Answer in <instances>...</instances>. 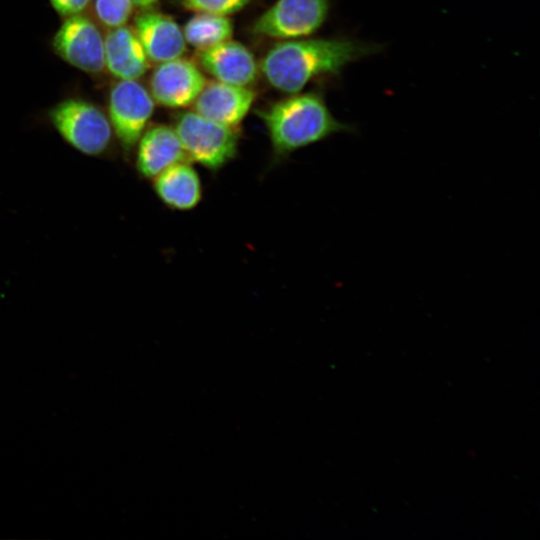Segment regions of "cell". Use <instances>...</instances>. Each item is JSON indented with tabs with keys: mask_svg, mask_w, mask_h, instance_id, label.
Listing matches in <instances>:
<instances>
[{
	"mask_svg": "<svg viewBox=\"0 0 540 540\" xmlns=\"http://www.w3.org/2000/svg\"><path fill=\"white\" fill-rule=\"evenodd\" d=\"M48 116L59 135L82 154L99 156L108 150L112 126L96 105L85 100L67 99L56 104Z\"/></svg>",
	"mask_w": 540,
	"mask_h": 540,
	"instance_id": "cell-4",
	"label": "cell"
},
{
	"mask_svg": "<svg viewBox=\"0 0 540 540\" xmlns=\"http://www.w3.org/2000/svg\"><path fill=\"white\" fill-rule=\"evenodd\" d=\"M136 145V170L145 179H154L170 166L189 161L172 126L155 124L147 127Z\"/></svg>",
	"mask_w": 540,
	"mask_h": 540,
	"instance_id": "cell-12",
	"label": "cell"
},
{
	"mask_svg": "<svg viewBox=\"0 0 540 540\" xmlns=\"http://www.w3.org/2000/svg\"><path fill=\"white\" fill-rule=\"evenodd\" d=\"M253 0H181L182 5L195 12L229 16L245 8Z\"/></svg>",
	"mask_w": 540,
	"mask_h": 540,
	"instance_id": "cell-17",
	"label": "cell"
},
{
	"mask_svg": "<svg viewBox=\"0 0 540 540\" xmlns=\"http://www.w3.org/2000/svg\"><path fill=\"white\" fill-rule=\"evenodd\" d=\"M131 0H94V10L102 24L109 28L123 26L133 11Z\"/></svg>",
	"mask_w": 540,
	"mask_h": 540,
	"instance_id": "cell-16",
	"label": "cell"
},
{
	"mask_svg": "<svg viewBox=\"0 0 540 540\" xmlns=\"http://www.w3.org/2000/svg\"><path fill=\"white\" fill-rule=\"evenodd\" d=\"M91 0H50L52 7L61 16L69 17L80 14Z\"/></svg>",
	"mask_w": 540,
	"mask_h": 540,
	"instance_id": "cell-18",
	"label": "cell"
},
{
	"mask_svg": "<svg viewBox=\"0 0 540 540\" xmlns=\"http://www.w3.org/2000/svg\"><path fill=\"white\" fill-rule=\"evenodd\" d=\"M156 196L168 208L189 211L201 201V179L190 161L174 164L153 179Z\"/></svg>",
	"mask_w": 540,
	"mask_h": 540,
	"instance_id": "cell-14",
	"label": "cell"
},
{
	"mask_svg": "<svg viewBox=\"0 0 540 540\" xmlns=\"http://www.w3.org/2000/svg\"><path fill=\"white\" fill-rule=\"evenodd\" d=\"M133 5L141 10H148L154 7L159 0H131Z\"/></svg>",
	"mask_w": 540,
	"mask_h": 540,
	"instance_id": "cell-19",
	"label": "cell"
},
{
	"mask_svg": "<svg viewBox=\"0 0 540 540\" xmlns=\"http://www.w3.org/2000/svg\"><path fill=\"white\" fill-rule=\"evenodd\" d=\"M190 162L217 172L237 155L240 133L195 111L174 115L173 126Z\"/></svg>",
	"mask_w": 540,
	"mask_h": 540,
	"instance_id": "cell-3",
	"label": "cell"
},
{
	"mask_svg": "<svg viewBox=\"0 0 540 540\" xmlns=\"http://www.w3.org/2000/svg\"><path fill=\"white\" fill-rule=\"evenodd\" d=\"M52 46L63 60L82 71L98 73L105 67L104 37L84 15L67 17L55 33Z\"/></svg>",
	"mask_w": 540,
	"mask_h": 540,
	"instance_id": "cell-7",
	"label": "cell"
},
{
	"mask_svg": "<svg viewBox=\"0 0 540 540\" xmlns=\"http://www.w3.org/2000/svg\"><path fill=\"white\" fill-rule=\"evenodd\" d=\"M256 98L249 86L218 80L206 82L192 103L193 111L220 124L237 127L246 117Z\"/></svg>",
	"mask_w": 540,
	"mask_h": 540,
	"instance_id": "cell-9",
	"label": "cell"
},
{
	"mask_svg": "<svg viewBox=\"0 0 540 540\" xmlns=\"http://www.w3.org/2000/svg\"><path fill=\"white\" fill-rule=\"evenodd\" d=\"M206 82L195 63L179 57L159 63L153 70L149 80L150 95L161 106L184 108L192 105Z\"/></svg>",
	"mask_w": 540,
	"mask_h": 540,
	"instance_id": "cell-8",
	"label": "cell"
},
{
	"mask_svg": "<svg viewBox=\"0 0 540 540\" xmlns=\"http://www.w3.org/2000/svg\"><path fill=\"white\" fill-rule=\"evenodd\" d=\"M104 60L108 71L119 80H137L149 68V59L134 29L123 25L104 37Z\"/></svg>",
	"mask_w": 540,
	"mask_h": 540,
	"instance_id": "cell-13",
	"label": "cell"
},
{
	"mask_svg": "<svg viewBox=\"0 0 540 540\" xmlns=\"http://www.w3.org/2000/svg\"><path fill=\"white\" fill-rule=\"evenodd\" d=\"M153 111L154 100L150 92L137 80H119L112 86L108 100V118L126 153L136 146Z\"/></svg>",
	"mask_w": 540,
	"mask_h": 540,
	"instance_id": "cell-6",
	"label": "cell"
},
{
	"mask_svg": "<svg viewBox=\"0 0 540 540\" xmlns=\"http://www.w3.org/2000/svg\"><path fill=\"white\" fill-rule=\"evenodd\" d=\"M272 151V165L283 162L292 153L337 133H352L355 127L339 121L318 92L295 93L258 109Z\"/></svg>",
	"mask_w": 540,
	"mask_h": 540,
	"instance_id": "cell-2",
	"label": "cell"
},
{
	"mask_svg": "<svg viewBox=\"0 0 540 540\" xmlns=\"http://www.w3.org/2000/svg\"><path fill=\"white\" fill-rule=\"evenodd\" d=\"M182 31L186 43L201 50L231 39L233 23L228 16L197 12Z\"/></svg>",
	"mask_w": 540,
	"mask_h": 540,
	"instance_id": "cell-15",
	"label": "cell"
},
{
	"mask_svg": "<svg viewBox=\"0 0 540 540\" xmlns=\"http://www.w3.org/2000/svg\"><path fill=\"white\" fill-rule=\"evenodd\" d=\"M199 65L216 80L250 86L258 76V64L252 52L231 39L198 50Z\"/></svg>",
	"mask_w": 540,
	"mask_h": 540,
	"instance_id": "cell-10",
	"label": "cell"
},
{
	"mask_svg": "<svg viewBox=\"0 0 540 540\" xmlns=\"http://www.w3.org/2000/svg\"><path fill=\"white\" fill-rule=\"evenodd\" d=\"M134 31L150 61L162 63L179 58L186 50L182 29L164 13L142 10L134 18Z\"/></svg>",
	"mask_w": 540,
	"mask_h": 540,
	"instance_id": "cell-11",
	"label": "cell"
},
{
	"mask_svg": "<svg viewBox=\"0 0 540 540\" xmlns=\"http://www.w3.org/2000/svg\"><path fill=\"white\" fill-rule=\"evenodd\" d=\"M330 0H277L253 23L259 36L290 40L314 34L326 21Z\"/></svg>",
	"mask_w": 540,
	"mask_h": 540,
	"instance_id": "cell-5",
	"label": "cell"
},
{
	"mask_svg": "<svg viewBox=\"0 0 540 540\" xmlns=\"http://www.w3.org/2000/svg\"><path fill=\"white\" fill-rule=\"evenodd\" d=\"M379 50L376 44L350 38L281 40L267 51L259 68L272 87L295 94L314 78L337 76L348 64Z\"/></svg>",
	"mask_w": 540,
	"mask_h": 540,
	"instance_id": "cell-1",
	"label": "cell"
}]
</instances>
